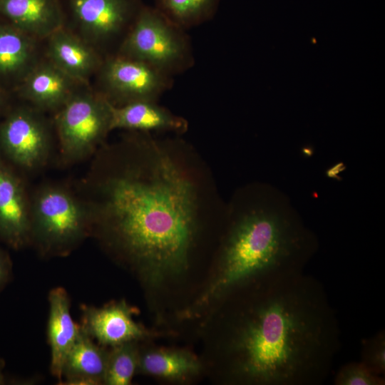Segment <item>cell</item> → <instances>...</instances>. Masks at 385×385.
<instances>
[{"mask_svg": "<svg viewBox=\"0 0 385 385\" xmlns=\"http://www.w3.org/2000/svg\"><path fill=\"white\" fill-rule=\"evenodd\" d=\"M232 328L230 374L258 385H320L341 347V330L322 284L305 272L264 279Z\"/></svg>", "mask_w": 385, "mask_h": 385, "instance_id": "1", "label": "cell"}, {"mask_svg": "<svg viewBox=\"0 0 385 385\" xmlns=\"http://www.w3.org/2000/svg\"><path fill=\"white\" fill-rule=\"evenodd\" d=\"M143 162H126L102 177L89 176L81 199L91 225L102 226L157 282L187 268L196 230L195 186L156 145Z\"/></svg>", "mask_w": 385, "mask_h": 385, "instance_id": "2", "label": "cell"}, {"mask_svg": "<svg viewBox=\"0 0 385 385\" xmlns=\"http://www.w3.org/2000/svg\"><path fill=\"white\" fill-rule=\"evenodd\" d=\"M318 247L316 235L287 195L265 186L260 202L232 224L216 276L200 302L264 279L304 272Z\"/></svg>", "mask_w": 385, "mask_h": 385, "instance_id": "3", "label": "cell"}, {"mask_svg": "<svg viewBox=\"0 0 385 385\" xmlns=\"http://www.w3.org/2000/svg\"><path fill=\"white\" fill-rule=\"evenodd\" d=\"M115 54L143 62L172 77L195 64L187 31L145 4Z\"/></svg>", "mask_w": 385, "mask_h": 385, "instance_id": "4", "label": "cell"}, {"mask_svg": "<svg viewBox=\"0 0 385 385\" xmlns=\"http://www.w3.org/2000/svg\"><path fill=\"white\" fill-rule=\"evenodd\" d=\"M64 27L103 57L114 55L145 4L142 0H59Z\"/></svg>", "mask_w": 385, "mask_h": 385, "instance_id": "5", "label": "cell"}, {"mask_svg": "<svg viewBox=\"0 0 385 385\" xmlns=\"http://www.w3.org/2000/svg\"><path fill=\"white\" fill-rule=\"evenodd\" d=\"M111 106L90 84L81 86L55 112L61 153L68 161L91 155L111 131Z\"/></svg>", "mask_w": 385, "mask_h": 385, "instance_id": "6", "label": "cell"}, {"mask_svg": "<svg viewBox=\"0 0 385 385\" xmlns=\"http://www.w3.org/2000/svg\"><path fill=\"white\" fill-rule=\"evenodd\" d=\"M91 226L83 201L60 186L41 188L31 201V238L46 252L63 251Z\"/></svg>", "mask_w": 385, "mask_h": 385, "instance_id": "7", "label": "cell"}, {"mask_svg": "<svg viewBox=\"0 0 385 385\" xmlns=\"http://www.w3.org/2000/svg\"><path fill=\"white\" fill-rule=\"evenodd\" d=\"M94 90L115 106L158 100L173 85L170 76L143 62L118 54L104 58Z\"/></svg>", "mask_w": 385, "mask_h": 385, "instance_id": "8", "label": "cell"}, {"mask_svg": "<svg viewBox=\"0 0 385 385\" xmlns=\"http://www.w3.org/2000/svg\"><path fill=\"white\" fill-rule=\"evenodd\" d=\"M51 145L43 112L29 105L11 111L0 123V153L15 165L34 170L44 165Z\"/></svg>", "mask_w": 385, "mask_h": 385, "instance_id": "9", "label": "cell"}, {"mask_svg": "<svg viewBox=\"0 0 385 385\" xmlns=\"http://www.w3.org/2000/svg\"><path fill=\"white\" fill-rule=\"evenodd\" d=\"M0 238L16 249L31 240V201L23 183L1 153Z\"/></svg>", "mask_w": 385, "mask_h": 385, "instance_id": "10", "label": "cell"}, {"mask_svg": "<svg viewBox=\"0 0 385 385\" xmlns=\"http://www.w3.org/2000/svg\"><path fill=\"white\" fill-rule=\"evenodd\" d=\"M83 85L44 56L16 86L20 98L42 111H57Z\"/></svg>", "mask_w": 385, "mask_h": 385, "instance_id": "11", "label": "cell"}, {"mask_svg": "<svg viewBox=\"0 0 385 385\" xmlns=\"http://www.w3.org/2000/svg\"><path fill=\"white\" fill-rule=\"evenodd\" d=\"M43 56L73 79L90 84L101 68L104 58L83 39L63 26L46 39Z\"/></svg>", "mask_w": 385, "mask_h": 385, "instance_id": "12", "label": "cell"}, {"mask_svg": "<svg viewBox=\"0 0 385 385\" xmlns=\"http://www.w3.org/2000/svg\"><path fill=\"white\" fill-rule=\"evenodd\" d=\"M133 314L124 301L98 308L84 306L81 327L100 345L113 347L146 336V330L134 321Z\"/></svg>", "mask_w": 385, "mask_h": 385, "instance_id": "13", "label": "cell"}, {"mask_svg": "<svg viewBox=\"0 0 385 385\" xmlns=\"http://www.w3.org/2000/svg\"><path fill=\"white\" fill-rule=\"evenodd\" d=\"M0 17L41 41L64 26L59 0H0Z\"/></svg>", "mask_w": 385, "mask_h": 385, "instance_id": "14", "label": "cell"}, {"mask_svg": "<svg viewBox=\"0 0 385 385\" xmlns=\"http://www.w3.org/2000/svg\"><path fill=\"white\" fill-rule=\"evenodd\" d=\"M111 129L183 133L188 129V122L158 105V101H139L120 106L112 105Z\"/></svg>", "mask_w": 385, "mask_h": 385, "instance_id": "15", "label": "cell"}, {"mask_svg": "<svg viewBox=\"0 0 385 385\" xmlns=\"http://www.w3.org/2000/svg\"><path fill=\"white\" fill-rule=\"evenodd\" d=\"M41 42L6 21L0 22V78L18 86L43 58Z\"/></svg>", "mask_w": 385, "mask_h": 385, "instance_id": "16", "label": "cell"}, {"mask_svg": "<svg viewBox=\"0 0 385 385\" xmlns=\"http://www.w3.org/2000/svg\"><path fill=\"white\" fill-rule=\"evenodd\" d=\"M49 315L48 338L51 347V372L57 379H62L65 359L77 339L81 325L72 319L70 300L66 291L62 287L52 289L48 295Z\"/></svg>", "mask_w": 385, "mask_h": 385, "instance_id": "17", "label": "cell"}, {"mask_svg": "<svg viewBox=\"0 0 385 385\" xmlns=\"http://www.w3.org/2000/svg\"><path fill=\"white\" fill-rule=\"evenodd\" d=\"M108 351L93 342L81 327V332L68 351L63 366L65 384H103Z\"/></svg>", "mask_w": 385, "mask_h": 385, "instance_id": "18", "label": "cell"}, {"mask_svg": "<svg viewBox=\"0 0 385 385\" xmlns=\"http://www.w3.org/2000/svg\"><path fill=\"white\" fill-rule=\"evenodd\" d=\"M197 360L190 354L178 350H154L139 354L138 370L169 379L194 374L199 370Z\"/></svg>", "mask_w": 385, "mask_h": 385, "instance_id": "19", "label": "cell"}, {"mask_svg": "<svg viewBox=\"0 0 385 385\" xmlns=\"http://www.w3.org/2000/svg\"><path fill=\"white\" fill-rule=\"evenodd\" d=\"M220 0H154V7L179 27L188 30L210 21Z\"/></svg>", "mask_w": 385, "mask_h": 385, "instance_id": "20", "label": "cell"}, {"mask_svg": "<svg viewBox=\"0 0 385 385\" xmlns=\"http://www.w3.org/2000/svg\"><path fill=\"white\" fill-rule=\"evenodd\" d=\"M135 342L113 346L108 351L103 384L128 385L138 368L139 354Z\"/></svg>", "mask_w": 385, "mask_h": 385, "instance_id": "21", "label": "cell"}, {"mask_svg": "<svg viewBox=\"0 0 385 385\" xmlns=\"http://www.w3.org/2000/svg\"><path fill=\"white\" fill-rule=\"evenodd\" d=\"M335 385H384V376L372 373L361 361L342 365L335 375Z\"/></svg>", "mask_w": 385, "mask_h": 385, "instance_id": "22", "label": "cell"}, {"mask_svg": "<svg viewBox=\"0 0 385 385\" xmlns=\"http://www.w3.org/2000/svg\"><path fill=\"white\" fill-rule=\"evenodd\" d=\"M372 373L384 376L385 332L380 331L361 343V360Z\"/></svg>", "mask_w": 385, "mask_h": 385, "instance_id": "23", "label": "cell"}, {"mask_svg": "<svg viewBox=\"0 0 385 385\" xmlns=\"http://www.w3.org/2000/svg\"><path fill=\"white\" fill-rule=\"evenodd\" d=\"M11 272V263L8 255L0 249V289L6 283Z\"/></svg>", "mask_w": 385, "mask_h": 385, "instance_id": "24", "label": "cell"}, {"mask_svg": "<svg viewBox=\"0 0 385 385\" xmlns=\"http://www.w3.org/2000/svg\"><path fill=\"white\" fill-rule=\"evenodd\" d=\"M4 364L1 360H0V385L4 384V376L3 374Z\"/></svg>", "mask_w": 385, "mask_h": 385, "instance_id": "25", "label": "cell"}, {"mask_svg": "<svg viewBox=\"0 0 385 385\" xmlns=\"http://www.w3.org/2000/svg\"><path fill=\"white\" fill-rule=\"evenodd\" d=\"M2 101H3V98H2V95H1V93L0 92V107H1V104H2Z\"/></svg>", "mask_w": 385, "mask_h": 385, "instance_id": "26", "label": "cell"}]
</instances>
